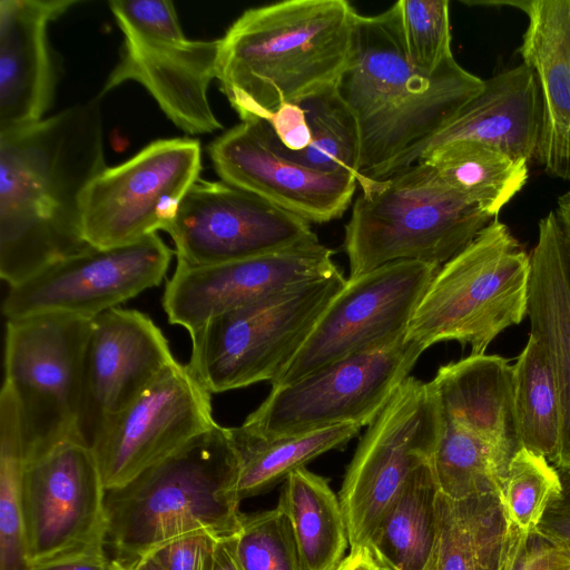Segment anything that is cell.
Returning <instances> with one entry per match:
<instances>
[{"label": "cell", "mask_w": 570, "mask_h": 570, "mask_svg": "<svg viewBox=\"0 0 570 570\" xmlns=\"http://www.w3.org/2000/svg\"><path fill=\"white\" fill-rule=\"evenodd\" d=\"M105 168L99 98L0 135V276L9 287L91 247L82 199Z\"/></svg>", "instance_id": "6da1fadb"}, {"label": "cell", "mask_w": 570, "mask_h": 570, "mask_svg": "<svg viewBox=\"0 0 570 570\" xmlns=\"http://www.w3.org/2000/svg\"><path fill=\"white\" fill-rule=\"evenodd\" d=\"M358 13L345 0H286L245 10L219 39L216 78L240 120L336 85Z\"/></svg>", "instance_id": "7a4b0ae2"}, {"label": "cell", "mask_w": 570, "mask_h": 570, "mask_svg": "<svg viewBox=\"0 0 570 570\" xmlns=\"http://www.w3.org/2000/svg\"><path fill=\"white\" fill-rule=\"evenodd\" d=\"M453 58L434 73L414 67L394 4L357 16L351 60L337 89L360 131V173L379 180L406 150L438 131L483 87Z\"/></svg>", "instance_id": "3957f363"}, {"label": "cell", "mask_w": 570, "mask_h": 570, "mask_svg": "<svg viewBox=\"0 0 570 570\" xmlns=\"http://www.w3.org/2000/svg\"><path fill=\"white\" fill-rule=\"evenodd\" d=\"M238 458L228 428L216 424L124 487L107 490L106 546L131 563L196 531L235 537L244 520Z\"/></svg>", "instance_id": "277c9868"}, {"label": "cell", "mask_w": 570, "mask_h": 570, "mask_svg": "<svg viewBox=\"0 0 570 570\" xmlns=\"http://www.w3.org/2000/svg\"><path fill=\"white\" fill-rule=\"evenodd\" d=\"M493 219L417 161L355 199L344 235L348 278L402 261L441 267Z\"/></svg>", "instance_id": "5b68a950"}, {"label": "cell", "mask_w": 570, "mask_h": 570, "mask_svg": "<svg viewBox=\"0 0 570 570\" xmlns=\"http://www.w3.org/2000/svg\"><path fill=\"white\" fill-rule=\"evenodd\" d=\"M530 254L494 218L458 255L441 266L406 332L426 348L456 341L483 355L504 330L528 314Z\"/></svg>", "instance_id": "8992f818"}, {"label": "cell", "mask_w": 570, "mask_h": 570, "mask_svg": "<svg viewBox=\"0 0 570 570\" xmlns=\"http://www.w3.org/2000/svg\"><path fill=\"white\" fill-rule=\"evenodd\" d=\"M346 281L337 271L209 320L189 334L187 366L210 393L274 382Z\"/></svg>", "instance_id": "52a82bcc"}, {"label": "cell", "mask_w": 570, "mask_h": 570, "mask_svg": "<svg viewBox=\"0 0 570 570\" xmlns=\"http://www.w3.org/2000/svg\"><path fill=\"white\" fill-rule=\"evenodd\" d=\"M108 4L124 42L100 95L136 81L184 132L203 135L222 129L208 100L217 72L219 39L186 38L171 1L114 0Z\"/></svg>", "instance_id": "ba28073f"}, {"label": "cell", "mask_w": 570, "mask_h": 570, "mask_svg": "<svg viewBox=\"0 0 570 570\" xmlns=\"http://www.w3.org/2000/svg\"><path fill=\"white\" fill-rule=\"evenodd\" d=\"M90 324L88 318L53 313L7 321L4 382L19 406L24 462L79 440L77 420Z\"/></svg>", "instance_id": "9c48e42d"}, {"label": "cell", "mask_w": 570, "mask_h": 570, "mask_svg": "<svg viewBox=\"0 0 570 570\" xmlns=\"http://www.w3.org/2000/svg\"><path fill=\"white\" fill-rule=\"evenodd\" d=\"M425 350L405 333L389 345L272 387L242 425L265 438L301 435L343 424L371 425Z\"/></svg>", "instance_id": "30bf717a"}, {"label": "cell", "mask_w": 570, "mask_h": 570, "mask_svg": "<svg viewBox=\"0 0 570 570\" xmlns=\"http://www.w3.org/2000/svg\"><path fill=\"white\" fill-rule=\"evenodd\" d=\"M440 431L433 385L407 376L364 433L338 493L351 549L367 547L395 495L433 462Z\"/></svg>", "instance_id": "8fae6325"}, {"label": "cell", "mask_w": 570, "mask_h": 570, "mask_svg": "<svg viewBox=\"0 0 570 570\" xmlns=\"http://www.w3.org/2000/svg\"><path fill=\"white\" fill-rule=\"evenodd\" d=\"M105 497L95 452L78 439L24 462L19 504L30 564L107 553Z\"/></svg>", "instance_id": "7c38bea8"}, {"label": "cell", "mask_w": 570, "mask_h": 570, "mask_svg": "<svg viewBox=\"0 0 570 570\" xmlns=\"http://www.w3.org/2000/svg\"><path fill=\"white\" fill-rule=\"evenodd\" d=\"M200 170V144L190 138L153 141L127 161L106 167L83 195L85 240L114 248L166 230Z\"/></svg>", "instance_id": "4fadbf2b"}, {"label": "cell", "mask_w": 570, "mask_h": 570, "mask_svg": "<svg viewBox=\"0 0 570 570\" xmlns=\"http://www.w3.org/2000/svg\"><path fill=\"white\" fill-rule=\"evenodd\" d=\"M441 267L394 262L348 278L272 387L296 382L348 356L402 337Z\"/></svg>", "instance_id": "5bb4252c"}, {"label": "cell", "mask_w": 570, "mask_h": 570, "mask_svg": "<svg viewBox=\"0 0 570 570\" xmlns=\"http://www.w3.org/2000/svg\"><path fill=\"white\" fill-rule=\"evenodd\" d=\"M177 263L209 266L318 243L299 216L225 181L198 178L165 230Z\"/></svg>", "instance_id": "9a60e30c"}, {"label": "cell", "mask_w": 570, "mask_h": 570, "mask_svg": "<svg viewBox=\"0 0 570 570\" xmlns=\"http://www.w3.org/2000/svg\"><path fill=\"white\" fill-rule=\"evenodd\" d=\"M171 257L157 234L120 247L91 246L9 287L3 314L8 320L52 313L92 320L158 286Z\"/></svg>", "instance_id": "2e32d148"}, {"label": "cell", "mask_w": 570, "mask_h": 570, "mask_svg": "<svg viewBox=\"0 0 570 570\" xmlns=\"http://www.w3.org/2000/svg\"><path fill=\"white\" fill-rule=\"evenodd\" d=\"M210 395L187 364L175 361L111 417L91 445L106 491L215 426Z\"/></svg>", "instance_id": "e0dca14e"}, {"label": "cell", "mask_w": 570, "mask_h": 570, "mask_svg": "<svg viewBox=\"0 0 570 570\" xmlns=\"http://www.w3.org/2000/svg\"><path fill=\"white\" fill-rule=\"evenodd\" d=\"M208 154L223 181L308 223L340 218L357 186L348 171H323L289 158L278 148L263 119L243 120L228 129L210 142Z\"/></svg>", "instance_id": "ac0fdd59"}, {"label": "cell", "mask_w": 570, "mask_h": 570, "mask_svg": "<svg viewBox=\"0 0 570 570\" xmlns=\"http://www.w3.org/2000/svg\"><path fill=\"white\" fill-rule=\"evenodd\" d=\"M333 250L318 243L217 265H176L163 295L171 324L189 334L226 312L336 273Z\"/></svg>", "instance_id": "d6986e66"}, {"label": "cell", "mask_w": 570, "mask_h": 570, "mask_svg": "<svg viewBox=\"0 0 570 570\" xmlns=\"http://www.w3.org/2000/svg\"><path fill=\"white\" fill-rule=\"evenodd\" d=\"M175 361L148 315L116 307L92 318L83 356L79 440L91 446L104 425Z\"/></svg>", "instance_id": "ffe728a7"}, {"label": "cell", "mask_w": 570, "mask_h": 570, "mask_svg": "<svg viewBox=\"0 0 570 570\" xmlns=\"http://www.w3.org/2000/svg\"><path fill=\"white\" fill-rule=\"evenodd\" d=\"M541 125L538 82L531 68L522 62L484 80L482 89L450 120L406 150L386 168L380 179L458 141L492 145L529 163L535 158Z\"/></svg>", "instance_id": "44dd1931"}, {"label": "cell", "mask_w": 570, "mask_h": 570, "mask_svg": "<svg viewBox=\"0 0 570 570\" xmlns=\"http://www.w3.org/2000/svg\"><path fill=\"white\" fill-rule=\"evenodd\" d=\"M77 0L0 1V135L43 119L56 90L48 28Z\"/></svg>", "instance_id": "7402d4cb"}, {"label": "cell", "mask_w": 570, "mask_h": 570, "mask_svg": "<svg viewBox=\"0 0 570 570\" xmlns=\"http://www.w3.org/2000/svg\"><path fill=\"white\" fill-rule=\"evenodd\" d=\"M529 19L518 49L533 71L542 125L535 160L544 171L570 181V0L515 1Z\"/></svg>", "instance_id": "603a6c76"}, {"label": "cell", "mask_w": 570, "mask_h": 570, "mask_svg": "<svg viewBox=\"0 0 570 570\" xmlns=\"http://www.w3.org/2000/svg\"><path fill=\"white\" fill-rule=\"evenodd\" d=\"M530 261L527 317L530 333L539 338L549 357L561 407L560 448L554 466L560 472H570V245L556 210L539 220Z\"/></svg>", "instance_id": "cb8c5ba5"}, {"label": "cell", "mask_w": 570, "mask_h": 570, "mask_svg": "<svg viewBox=\"0 0 570 570\" xmlns=\"http://www.w3.org/2000/svg\"><path fill=\"white\" fill-rule=\"evenodd\" d=\"M522 534L497 494L455 501L439 493L434 570H509Z\"/></svg>", "instance_id": "d4e9b609"}, {"label": "cell", "mask_w": 570, "mask_h": 570, "mask_svg": "<svg viewBox=\"0 0 570 570\" xmlns=\"http://www.w3.org/2000/svg\"><path fill=\"white\" fill-rule=\"evenodd\" d=\"M432 463L409 479L373 531L367 548L381 570L435 568L439 489Z\"/></svg>", "instance_id": "484cf974"}, {"label": "cell", "mask_w": 570, "mask_h": 570, "mask_svg": "<svg viewBox=\"0 0 570 570\" xmlns=\"http://www.w3.org/2000/svg\"><path fill=\"white\" fill-rule=\"evenodd\" d=\"M287 515L304 570H335L348 543L338 497L305 466L285 480L278 500Z\"/></svg>", "instance_id": "4316f807"}, {"label": "cell", "mask_w": 570, "mask_h": 570, "mask_svg": "<svg viewBox=\"0 0 570 570\" xmlns=\"http://www.w3.org/2000/svg\"><path fill=\"white\" fill-rule=\"evenodd\" d=\"M421 160L429 163L450 189L492 218H498L529 176L528 161L475 141L452 142Z\"/></svg>", "instance_id": "83f0119b"}, {"label": "cell", "mask_w": 570, "mask_h": 570, "mask_svg": "<svg viewBox=\"0 0 570 570\" xmlns=\"http://www.w3.org/2000/svg\"><path fill=\"white\" fill-rule=\"evenodd\" d=\"M360 429L343 424L301 435L265 438L243 425L228 428L239 463V500L262 494L321 454L344 448Z\"/></svg>", "instance_id": "f1b7e54d"}, {"label": "cell", "mask_w": 570, "mask_h": 570, "mask_svg": "<svg viewBox=\"0 0 570 570\" xmlns=\"http://www.w3.org/2000/svg\"><path fill=\"white\" fill-rule=\"evenodd\" d=\"M512 397L521 445L554 465L561 435L559 392L549 357L532 333L512 365Z\"/></svg>", "instance_id": "f546056e"}, {"label": "cell", "mask_w": 570, "mask_h": 570, "mask_svg": "<svg viewBox=\"0 0 570 570\" xmlns=\"http://www.w3.org/2000/svg\"><path fill=\"white\" fill-rule=\"evenodd\" d=\"M305 110L312 140L301 151L284 148L272 134L278 148L293 160L323 171H348L361 191L371 189L376 179L360 173L361 139L356 118L342 98L337 83L325 87L298 102ZM271 127V126H269Z\"/></svg>", "instance_id": "4dcf8cb0"}, {"label": "cell", "mask_w": 570, "mask_h": 570, "mask_svg": "<svg viewBox=\"0 0 570 570\" xmlns=\"http://www.w3.org/2000/svg\"><path fill=\"white\" fill-rule=\"evenodd\" d=\"M561 490L559 470L543 455L522 446L511 459L500 500L509 521L528 533L537 529Z\"/></svg>", "instance_id": "1f68e13d"}, {"label": "cell", "mask_w": 570, "mask_h": 570, "mask_svg": "<svg viewBox=\"0 0 570 570\" xmlns=\"http://www.w3.org/2000/svg\"><path fill=\"white\" fill-rule=\"evenodd\" d=\"M450 2L448 0H401L394 3L410 62L434 73L453 59Z\"/></svg>", "instance_id": "d6a6232c"}, {"label": "cell", "mask_w": 570, "mask_h": 570, "mask_svg": "<svg viewBox=\"0 0 570 570\" xmlns=\"http://www.w3.org/2000/svg\"><path fill=\"white\" fill-rule=\"evenodd\" d=\"M234 541L243 570H304L289 520L278 507L245 514Z\"/></svg>", "instance_id": "836d02e7"}, {"label": "cell", "mask_w": 570, "mask_h": 570, "mask_svg": "<svg viewBox=\"0 0 570 570\" xmlns=\"http://www.w3.org/2000/svg\"><path fill=\"white\" fill-rule=\"evenodd\" d=\"M219 540L207 531L190 532L166 542L153 554L166 570H213Z\"/></svg>", "instance_id": "e575fe53"}, {"label": "cell", "mask_w": 570, "mask_h": 570, "mask_svg": "<svg viewBox=\"0 0 570 570\" xmlns=\"http://www.w3.org/2000/svg\"><path fill=\"white\" fill-rule=\"evenodd\" d=\"M509 570H570V550L534 529L521 535Z\"/></svg>", "instance_id": "d590c367"}, {"label": "cell", "mask_w": 570, "mask_h": 570, "mask_svg": "<svg viewBox=\"0 0 570 570\" xmlns=\"http://www.w3.org/2000/svg\"><path fill=\"white\" fill-rule=\"evenodd\" d=\"M276 139L291 151L304 150L312 140L305 110L298 102H284L266 120Z\"/></svg>", "instance_id": "8d00e7d4"}, {"label": "cell", "mask_w": 570, "mask_h": 570, "mask_svg": "<svg viewBox=\"0 0 570 570\" xmlns=\"http://www.w3.org/2000/svg\"><path fill=\"white\" fill-rule=\"evenodd\" d=\"M562 490L548 505L537 529L570 550V472H562Z\"/></svg>", "instance_id": "74e56055"}, {"label": "cell", "mask_w": 570, "mask_h": 570, "mask_svg": "<svg viewBox=\"0 0 570 570\" xmlns=\"http://www.w3.org/2000/svg\"><path fill=\"white\" fill-rule=\"evenodd\" d=\"M32 570H117L107 553L33 566Z\"/></svg>", "instance_id": "f35d334b"}, {"label": "cell", "mask_w": 570, "mask_h": 570, "mask_svg": "<svg viewBox=\"0 0 570 570\" xmlns=\"http://www.w3.org/2000/svg\"><path fill=\"white\" fill-rule=\"evenodd\" d=\"M335 570H381L372 552L365 546L351 549Z\"/></svg>", "instance_id": "ab89813d"}, {"label": "cell", "mask_w": 570, "mask_h": 570, "mask_svg": "<svg viewBox=\"0 0 570 570\" xmlns=\"http://www.w3.org/2000/svg\"><path fill=\"white\" fill-rule=\"evenodd\" d=\"M234 538L218 541L213 570H243L236 556Z\"/></svg>", "instance_id": "60d3db41"}, {"label": "cell", "mask_w": 570, "mask_h": 570, "mask_svg": "<svg viewBox=\"0 0 570 570\" xmlns=\"http://www.w3.org/2000/svg\"><path fill=\"white\" fill-rule=\"evenodd\" d=\"M556 214L570 245V190L559 197Z\"/></svg>", "instance_id": "b9f144b4"}, {"label": "cell", "mask_w": 570, "mask_h": 570, "mask_svg": "<svg viewBox=\"0 0 570 570\" xmlns=\"http://www.w3.org/2000/svg\"><path fill=\"white\" fill-rule=\"evenodd\" d=\"M114 562L117 570H166L153 553L127 564Z\"/></svg>", "instance_id": "7bdbcfd3"}]
</instances>
